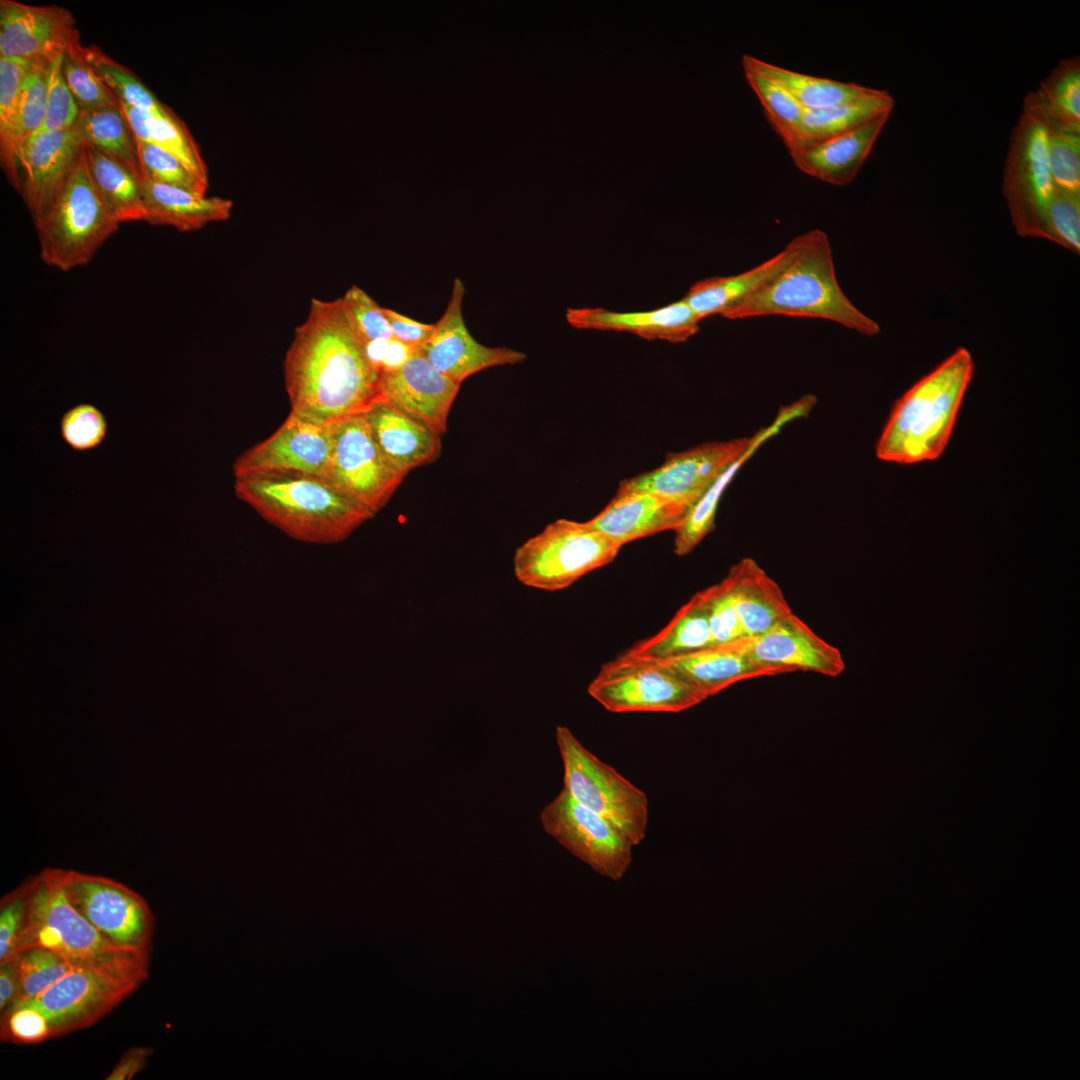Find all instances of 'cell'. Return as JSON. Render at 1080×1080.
<instances>
[{
	"instance_id": "cell-1",
	"label": "cell",
	"mask_w": 1080,
	"mask_h": 1080,
	"mask_svg": "<svg viewBox=\"0 0 1080 1080\" xmlns=\"http://www.w3.org/2000/svg\"><path fill=\"white\" fill-rule=\"evenodd\" d=\"M380 377L341 298L312 299L284 360L291 412L326 425L364 413L380 397Z\"/></svg>"
},
{
	"instance_id": "cell-2",
	"label": "cell",
	"mask_w": 1080,
	"mask_h": 1080,
	"mask_svg": "<svg viewBox=\"0 0 1080 1080\" xmlns=\"http://www.w3.org/2000/svg\"><path fill=\"white\" fill-rule=\"evenodd\" d=\"M236 496L289 537L312 544L346 539L374 513L321 476L271 472L235 477Z\"/></svg>"
},
{
	"instance_id": "cell-3",
	"label": "cell",
	"mask_w": 1080,
	"mask_h": 1080,
	"mask_svg": "<svg viewBox=\"0 0 1080 1080\" xmlns=\"http://www.w3.org/2000/svg\"><path fill=\"white\" fill-rule=\"evenodd\" d=\"M794 239L797 251L789 264L724 318L768 315L817 318L863 335H877L878 323L861 312L840 288L826 233L815 229Z\"/></svg>"
},
{
	"instance_id": "cell-4",
	"label": "cell",
	"mask_w": 1080,
	"mask_h": 1080,
	"mask_svg": "<svg viewBox=\"0 0 1080 1080\" xmlns=\"http://www.w3.org/2000/svg\"><path fill=\"white\" fill-rule=\"evenodd\" d=\"M973 371L971 354L959 348L916 382L896 402L876 445L877 457L915 464L941 456Z\"/></svg>"
},
{
	"instance_id": "cell-5",
	"label": "cell",
	"mask_w": 1080,
	"mask_h": 1080,
	"mask_svg": "<svg viewBox=\"0 0 1080 1080\" xmlns=\"http://www.w3.org/2000/svg\"><path fill=\"white\" fill-rule=\"evenodd\" d=\"M62 871L48 868L31 879L27 913L15 955L33 947L47 948L76 965L144 981L148 977L149 955L115 945L89 923L69 902Z\"/></svg>"
},
{
	"instance_id": "cell-6",
	"label": "cell",
	"mask_w": 1080,
	"mask_h": 1080,
	"mask_svg": "<svg viewBox=\"0 0 1080 1080\" xmlns=\"http://www.w3.org/2000/svg\"><path fill=\"white\" fill-rule=\"evenodd\" d=\"M41 260L60 271L88 264L118 230L91 179L84 147L46 213L34 222Z\"/></svg>"
},
{
	"instance_id": "cell-7",
	"label": "cell",
	"mask_w": 1080,
	"mask_h": 1080,
	"mask_svg": "<svg viewBox=\"0 0 1080 1080\" xmlns=\"http://www.w3.org/2000/svg\"><path fill=\"white\" fill-rule=\"evenodd\" d=\"M621 547L588 521L557 519L516 549L514 574L527 587L563 590L611 563Z\"/></svg>"
},
{
	"instance_id": "cell-8",
	"label": "cell",
	"mask_w": 1080,
	"mask_h": 1080,
	"mask_svg": "<svg viewBox=\"0 0 1080 1080\" xmlns=\"http://www.w3.org/2000/svg\"><path fill=\"white\" fill-rule=\"evenodd\" d=\"M562 759L563 789L580 805L618 827L634 846L646 836L648 797L613 767L598 759L563 725L555 731Z\"/></svg>"
},
{
	"instance_id": "cell-9",
	"label": "cell",
	"mask_w": 1080,
	"mask_h": 1080,
	"mask_svg": "<svg viewBox=\"0 0 1080 1080\" xmlns=\"http://www.w3.org/2000/svg\"><path fill=\"white\" fill-rule=\"evenodd\" d=\"M587 692L612 713H679L707 699L667 667L621 655L601 666Z\"/></svg>"
},
{
	"instance_id": "cell-10",
	"label": "cell",
	"mask_w": 1080,
	"mask_h": 1080,
	"mask_svg": "<svg viewBox=\"0 0 1080 1080\" xmlns=\"http://www.w3.org/2000/svg\"><path fill=\"white\" fill-rule=\"evenodd\" d=\"M65 894L74 908L117 946L149 955L154 918L146 900L113 879L62 871Z\"/></svg>"
},
{
	"instance_id": "cell-11",
	"label": "cell",
	"mask_w": 1080,
	"mask_h": 1080,
	"mask_svg": "<svg viewBox=\"0 0 1080 1080\" xmlns=\"http://www.w3.org/2000/svg\"><path fill=\"white\" fill-rule=\"evenodd\" d=\"M1054 192L1047 160V132L1021 114L1011 134L1003 170V194L1019 235L1041 238Z\"/></svg>"
},
{
	"instance_id": "cell-12",
	"label": "cell",
	"mask_w": 1080,
	"mask_h": 1080,
	"mask_svg": "<svg viewBox=\"0 0 1080 1080\" xmlns=\"http://www.w3.org/2000/svg\"><path fill=\"white\" fill-rule=\"evenodd\" d=\"M331 430L332 454L327 479L376 514L406 475L382 454L363 413L332 423Z\"/></svg>"
},
{
	"instance_id": "cell-13",
	"label": "cell",
	"mask_w": 1080,
	"mask_h": 1080,
	"mask_svg": "<svg viewBox=\"0 0 1080 1080\" xmlns=\"http://www.w3.org/2000/svg\"><path fill=\"white\" fill-rule=\"evenodd\" d=\"M544 831L598 874L621 879L632 862V842L611 821L562 790L540 812Z\"/></svg>"
},
{
	"instance_id": "cell-14",
	"label": "cell",
	"mask_w": 1080,
	"mask_h": 1080,
	"mask_svg": "<svg viewBox=\"0 0 1080 1080\" xmlns=\"http://www.w3.org/2000/svg\"><path fill=\"white\" fill-rule=\"evenodd\" d=\"M141 983L101 968L77 966L36 997L17 1004L41 1011L52 1037L61 1036L93 1025Z\"/></svg>"
},
{
	"instance_id": "cell-15",
	"label": "cell",
	"mask_w": 1080,
	"mask_h": 1080,
	"mask_svg": "<svg viewBox=\"0 0 1080 1080\" xmlns=\"http://www.w3.org/2000/svg\"><path fill=\"white\" fill-rule=\"evenodd\" d=\"M754 439L755 435L710 442L669 454L657 468L622 480L615 495L657 493L692 508L718 476L751 446Z\"/></svg>"
},
{
	"instance_id": "cell-16",
	"label": "cell",
	"mask_w": 1080,
	"mask_h": 1080,
	"mask_svg": "<svg viewBox=\"0 0 1080 1080\" xmlns=\"http://www.w3.org/2000/svg\"><path fill=\"white\" fill-rule=\"evenodd\" d=\"M332 454L331 424L290 412L267 439L243 452L233 464L234 476L255 473H302L327 478Z\"/></svg>"
},
{
	"instance_id": "cell-17",
	"label": "cell",
	"mask_w": 1080,
	"mask_h": 1080,
	"mask_svg": "<svg viewBox=\"0 0 1080 1080\" xmlns=\"http://www.w3.org/2000/svg\"><path fill=\"white\" fill-rule=\"evenodd\" d=\"M463 282L454 280L451 297L441 318L434 324L431 338L418 349L439 372L461 384L486 368L513 365L526 355L506 347H488L473 338L463 318Z\"/></svg>"
},
{
	"instance_id": "cell-18",
	"label": "cell",
	"mask_w": 1080,
	"mask_h": 1080,
	"mask_svg": "<svg viewBox=\"0 0 1080 1080\" xmlns=\"http://www.w3.org/2000/svg\"><path fill=\"white\" fill-rule=\"evenodd\" d=\"M735 642L753 661L784 673L802 670L837 677L845 670L839 649L794 613L759 635L745 636Z\"/></svg>"
},
{
	"instance_id": "cell-19",
	"label": "cell",
	"mask_w": 1080,
	"mask_h": 1080,
	"mask_svg": "<svg viewBox=\"0 0 1080 1080\" xmlns=\"http://www.w3.org/2000/svg\"><path fill=\"white\" fill-rule=\"evenodd\" d=\"M78 36L76 20L64 7L0 1V57L53 60Z\"/></svg>"
},
{
	"instance_id": "cell-20",
	"label": "cell",
	"mask_w": 1080,
	"mask_h": 1080,
	"mask_svg": "<svg viewBox=\"0 0 1080 1080\" xmlns=\"http://www.w3.org/2000/svg\"><path fill=\"white\" fill-rule=\"evenodd\" d=\"M460 385L434 368L416 350L398 369L380 377V396L442 435Z\"/></svg>"
},
{
	"instance_id": "cell-21",
	"label": "cell",
	"mask_w": 1080,
	"mask_h": 1080,
	"mask_svg": "<svg viewBox=\"0 0 1080 1080\" xmlns=\"http://www.w3.org/2000/svg\"><path fill=\"white\" fill-rule=\"evenodd\" d=\"M83 144L74 127L37 132L20 148L22 197L33 221L48 210L72 170Z\"/></svg>"
},
{
	"instance_id": "cell-22",
	"label": "cell",
	"mask_w": 1080,
	"mask_h": 1080,
	"mask_svg": "<svg viewBox=\"0 0 1080 1080\" xmlns=\"http://www.w3.org/2000/svg\"><path fill=\"white\" fill-rule=\"evenodd\" d=\"M891 113L844 134L802 144L789 151L795 166L823 182L844 186L851 183L888 121Z\"/></svg>"
},
{
	"instance_id": "cell-23",
	"label": "cell",
	"mask_w": 1080,
	"mask_h": 1080,
	"mask_svg": "<svg viewBox=\"0 0 1080 1080\" xmlns=\"http://www.w3.org/2000/svg\"><path fill=\"white\" fill-rule=\"evenodd\" d=\"M374 441L401 473L434 462L441 453V435L410 417L383 397L363 413Z\"/></svg>"
},
{
	"instance_id": "cell-24",
	"label": "cell",
	"mask_w": 1080,
	"mask_h": 1080,
	"mask_svg": "<svg viewBox=\"0 0 1080 1080\" xmlns=\"http://www.w3.org/2000/svg\"><path fill=\"white\" fill-rule=\"evenodd\" d=\"M566 320L574 328L629 332L648 340L687 341L699 331L697 315L681 300L644 312H616L604 308H569Z\"/></svg>"
},
{
	"instance_id": "cell-25",
	"label": "cell",
	"mask_w": 1080,
	"mask_h": 1080,
	"mask_svg": "<svg viewBox=\"0 0 1080 1080\" xmlns=\"http://www.w3.org/2000/svg\"><path fill=\"white\" fill-rule=\"evenodd\" d=\"M690 506L664 495L637 492L615 495L609 504L588 522L615 543L631 541L675 530Z\"/></svg>"
},
{
	"instance_id": "cell-26",
	"label": "cell",
	"mask_w": 1080,
	"mask_h": 1080,
	"mask_svg": "<svg viewBox=\"0 0 1080 1080\" xmlns=\"http://www.w3.org/2000/svg\"><path fill=\"white\" fill-rule=\"evenodd\" d=\"M652 662L667 667L707 698L743 680L784 673L753 661L735 641Z\"/></svg>"
},
{
	"instance_id": "cell-27",
	"label": "cell",
	"mask_w": 1080,
	"mask_h": 1080,
	"mask_svg": "<svg viewBox=\"0 0 1080 1080\" xmlns=\"http://www.w3.org/2000/svg\"><path fill=\"white\" fill-rule=\"evenodd\" d=\"M146 210L145 222L171 226L181 232L199 230L209 223L230 218L231 200L198 194L183 188L140 177Z\"/></svg>"
},
{
	"instance_id": "cell-28",
	"label": "cell",
	"mask_w": 1080,
	"mask_h": 1080,
	"mask_svg": "<svg viewBox=\"0 0 1080 1080\" xmlns=\"http://www.w3.org/2000/svg\"><path fill=\"white\" fill-rule=\"evenodd\" d=\"M745 636L759 635L792 612L782 589L752 558H743L727 575Z\"/></svg>"
},
{
	"instance_id": "cell-29",
	"label": "cell",
	"mask_w": 1080,
	"mask_h": 1080,
	"mask_svg": "<svg viewBox=\"0 0 1080 1080\" xmlns=\"http://www.w3.org/2000/svg\"><path fill=\"white\" fill-rule=\"evenodd\" d=\"M796 251V241L792 239L781 252L752 269L736 275L709 277L696 282L683 299L700 321L711 315L724 317L782 271Z\"/></svg>"
},
{
	"instance_id": "cell-30",
	"label": "cell",
	"mask_w": 1080,
	"mask_h": 1080,
	"mask_svg": "<svg viewBox=\"0 0 1080 1080\" xmlns=\"http://www.w3.org/2000/svg\"><path fill=\"white\" fill-rule=\"evenodd\" d=\"M1022 114L1046 132L1080 134V60H1061L1023 100Z\"/></svg>"
},
{
	"instance_id": "cell-31",
	"label": "cell",
	"mask_w": 1080,
	"mask_h": 1080,
	"mask_svg": "<svg viewBox=\"0 0 1080 1080\" xmlns=\"http://www.w3.org/2000/svg\"><path fill=\"white\" fill-rule=\"evenodd\" d=\"M714 646L701 591L693 595L656 634L635 643L621 656L661 661Z\"/></svg>"
},
{
	"instance_id": "cell-32",
	"label": "cell",
	"mask_w": 1080,
	"mask_h": 1080,
	"mask_svg": "<svg viewBox=\"0 0 1080 1080\" xmlns=\"http://www.w3.org/2000/svg\"><path fill=\"white\" fill-rule=\"evenodd\" d=\"M794 418V413L791 410L782 408L772 424L755 434L751 446L718 476L693 505L683 522L674 530V553L677 556H685L691 553L714 530L719 500L733 476L761 444L777 434L784 425L794 420Z\"/></svg>"
},
{
	"instance_id": "cell-33",
	"label": "cell",
	"mask_w": 1080,
	"mask_h": 1080,
	"mask_svg": "<svg viewBox=\"0 0 1080 1080\" xmlns=\"http://www.w3.org/2000/svg\"><path fill=\"white\" fill-rule=\"evenodd\" d=\"M83 147L93 184L113 218L120 224L145 221L140 177L99 149Z\"/></svg>"
},
{
	"instance_id": "cell-34",
	"label": "cell",
	"mask_w": 1080,
	"mask_h": 1080,
	"mask_svg": "<svg viewBox=\"0 0 1080 1080\" xmlns=\"http://www.w3.org/2000/svg\"><path fill=\"white\" fill-rule=\"evenodd\" d=\"M136 140L155 145L178 158L202 183L208 185V168L186 124L171 109L164 115L140 110L120 102Z\"/></svg>"
},
{
	"instance_id": "cell-35",
	"label": "cell",
	"mask_w": 1080,
	"mask_h": 1080,
	"mask_svg": "<svg viewBox=\"0 0 1080 1080\" xmlns=\"http://www.w3.org/2000/svg\"><path fill=\"white\" fill-rule=\"evenodd\" d=\"M742 66L743 69L755 71L780 85L805 111L828 108L871 95L878 90L856 83L806 75L750 55L743 56Z\"/></svg>"
},
{
	"instance_id": "cell-36",
	"label": "cell",
	"mask_w": 1080,
	"mask_h": 1080,
	"mask_svg": "<svg viewBox=\"0 0 1080 1080\" xmlns=\"http://www.w3.org/2000/svg\"><path fill=\"white\" fill-rule=\"evenodd\" d=\"M893 107V97L887 91L878 89L859 99L805 111L798 146L850 132L882 114L891 113Z\"/></svg>"
},
{
	"instance_id": "cell-37",
	"label": "cell",
	"mask_w": 1080,
	"mask_h": 1080,
	"mask_svg": "<svg viewBox=\"0 0 1080 1080\" xmlns=\"http://www.w3.org/2000/svg\"><path fill=\"white\" fill-rule=\"evenodd\" d=\"M74 130L83 145L108 154L140 177L137 141L120 105L80 111Z\"/></svg>"
},
{
	"instance_id": "cell-38",
	"label": "cell",
	"mask_w": 1080,
	"mask_h": 1080,
	"mask_svg": "<svg viewBox=\"0 0 1080 1080\" xmlns=\"http://www.w3.org/2000/svg\"><path fill=\"white\" fill-rule=\"evenodd\" d=\"M31 61L0 57V160L8 180L20 194L19 100Z\"/></svg>"
},
{
	"instance_id": "cell-39",
	"label": "cell",
	"mask_w": 1080,
	"mask_h": 1080,
	"mask_svg": "<svg viewBox=\"0 0 1080 1080\" xmlns=\"http://www.w3.org/2000/svg\"><path fill=\"white\" fill-rule=\"evenodd\" d=\"M746 80L757 95L766 118L780 136L788 151L801 142L805 110L780 85L749 69H744Z\"/></svg>"
},
{
	"instance_id": "cell-40",
	"label": "cell",
	"mask_w": 1080,
	"mask_h": 1080,
	"mask_svg": "<svg viewBox=\"0 0 1080 1080\" xmlns=\"http://www.w3.org/2000/svg\"><path fill=\"white\" fill-rule=\"evenodd\" d=\"M83 55L120 102L157 115L171 110L131 70L110 58L98 46H83Z\"/></svg>"
},
{
	"instance_id": "cell-41",
	"label": "cell",
	"mask_w": 1080,
	"mask_h": 1080,
	"mask_svg": "<svg viewBox=\"0 0 1080 1080\" xmlns=\"http://www.w3.org/2000/svg\"><path fill=\"white\" fill-rule=\"evenodd\" d=\"M61 70L80 111L120 105L117 96L85 60L79 36L64 52Z\"/></svg>"
},
{
	"instance_id": "cell-42",
	"label": "cell",
	"mask_w": 1080,
	"mask_h": 1080,
	"mask_svg": "<svg viewBox=\"0 0 1080 1080\" xmlns=\"http://www.w3.org/2000/svg\"><path fill=\"white\" fill-rule=\"evenodd\" d=\"M15 956L20 978L19 994L15 1004L36 997L72 969L80 966L42 947L29 948Z\"/></svg>"
},
{
	"instance_id": "cell-43",
	"label": "cell",
	"mask_w": 1080,
	"mask_h": 1080,
	"mask_svg": "<svg viewBox=\"0 0 1080 1080\" xmlns=\"http://www.w3.org/2000/svg\"><path fill=\"white\" fill-rule=\"evenodd\" d=\"M49 62L47 59L32 60L23 80L19 100V151L44 123Z\"/></svg>"
},
{
	"instance_id": "cell-44",
	"label": "cell",
	"mask_w": 1080,
	"mask_h": 1080,
	"mask_svg": "<svg viewBox=\"0 0 1080 1080\" xmlns=\"http://www.w3.org/2000/svg\"><path fill=\"white\" fill-rule=\"evenodd\" d=\"M136 141L140 177L206 195L208 185L198 180L178 158L155 145Z\"/></svg>"
},
{
	"instance_id": "cell-45",
	"label": "cell",
	"mask_w": 1080,
	"mask_h": 1080,
	"mask_svg": "<svg viewBox=\"0 0 1080 1080\" xmlns=\"http://www.w3.org/2000/svg\"><path fill=\"white\" fill-rule=\"evenodd\" d=\"M1047 160L1055 189L1080 196V134L1047 132Z\"/></svg>"
},
{
	"instance_id": "cell-46",
	"label": "cell",
	"mask_w": 1080,
	"mask_h": 1080,
	"mask_svg": "<svg viewBox=\"0 0 1080 1080\" xmlns=\"http://www.w3.org/2000/svg\"><path fill=\"white\" fill-rule=\"evenodd\" d=\"M1041 238L1079 254L1080 196L1055 189L1044 216Z\"/></svg>"
},
{
	"instance_id": "cell-47",
	"label": "cell",
	"mask_w": 1080,
	"mask_h": 1080,
	"mask_svg": "<svg viewBox=\"0 0 1080 1080\" xmlns=\"http://www.w3.org/2000/svg\"><path fill=\"white\" fill-rule=\"evenodd\" d=\"M341 301L350 323L363 344L394 338L391 327L380 307L364 290L354 285Z\"/></svg>"
},
{
	"instance_id": "cell-48",
	"label": "cell",
	"mask_w": 1080,
	"mask_h": 1080,
	"mask_svg": "<svg viewBox=\"0 0 1080 1080\" xmlns=\"http://www.w3.org/2000/svg\"><path fill=\"white\" fill-rule=\"evenodd\" d=\"M104 414L94 405L81 403L67 410L60 420V433L73 450L84 452L99 447L107 435Z\"/></svg>"
},
{
	"instance_id": "cell-49",
	"label": "cell",
	"mask_w": 1080,
	"mask_h": 1080,
	"mask_svg": "<svg viewBox=\"0 0 1080 1080\" xmlns=\"http://www.w3.org/2000/svg\"><path fill=\"white\" fill-rule=\"evenodd\" d=\"M701 593L706 604L714 645L727 644L744 637L727 577Z\"/></svg>"
},
{
	"instance_id": "cell-50",
	"label": "cell",
	"mask_w": 1080,
	"mask_h": 1080,
	"mask_svg": "<svg viewBox=\"0 0 1080 1080\" xmlns=\"http://www.w3.org/2000/svg\"><path fill=\"white\" fill-rule=\"evenodd\" d=\"M62 56L63 54L49 62L47 110L44 123L38 132L70 129L74 127L80 113L62 74Z\"/></svg>"
},
{
	"instance_id": "cell-51",
	"label": "cell",
	"mask_w": 1080,
	"mask_h": 1080,
	"mask_svg": "<svg viewBox=\"0 0 1080 1080\" xmlns=\"http://www.w3.org/2000/svg\"><path fill=\"white\" fill-rule=\"evenodd\" d=\"M1 1017V1040L17 1044H38L52 1038L46 1016L38 1009L13 1005Z\"/></svg>"
},
{
	"instance_id": "cell-52",
	"label": "cell",
	"mask_w": 1080,
	"mask_h": 1080,
	"mask_svg": "<svg viewBox=\"0 0 1080 1080\" xmlns=\"http://www.w3.org/2000/svg\"><path fill=\"white\" fill-rule=\"evenodd\" d=\"M31 880L5 895L0 902V963L15 956L27 913Z\"/></svg>"
},
{
	"instance_id": "cell-53",
	"label": "cell",
	"mask_w": 1080,
	"mask_h": 1080,
	"mask_svg": "<svg viewBox=\"0 0 1080 1080\" xmlns=\"http://www.w3.org/2000/svg\"><path fill=\"white\" fill-rule=\"evenodd\" d=\"M364 350L380 374L398 369L416 351L395 338L364 344Z\"/></svg>"
},
{
	"instance_id": "cell-54",
	"label": "cell",
	"mask_w": 1080,
	"mask_h": 1080,
	"mask_svg": "<svg viewBox=\"0 0 1080 1080\" xmlns=\"http://www.w3.org/2000/svg\"><path fill=\"white\" fill-rule=\"evenodd\" d=\"M384 313L394 338L416 350L420 349L434 332V324L415 321L388 308H384Z\"/></svg>"
},
{
	"instance_id": "cell-55",
	"label": "cell",
	"mask_w": 1080,
	"mask_h": 1080,
	"mask_svg": "<svg viewBox=\"0 0 1080 1080\" xmlns=\"http://www.w3.org/2000/svg\"><path fill=\"white\" fill-rule=\"evenodd\" d=\"M152 1049L148 1047H133L126 1051L119 1062L107 1075V1080H130L138 1074L146 1065Z\"/></svg>"
},
{
	"instance_id": "cell-56",
	"label": "cell",
	"mask_w": 1080,
	"mask_h": 1080,
	"mask_svg": "<svg viewBox=\"0 0 1080 1080\" xmlns=\"http://www.w3.org/2000/svg\"><path fill=\"white\" fill-rule=\"evenodd\" d=\"M20 978L17 958L0 963V1011L4 1012L17 1001Z\"/></svg>"
}]
</instances>
